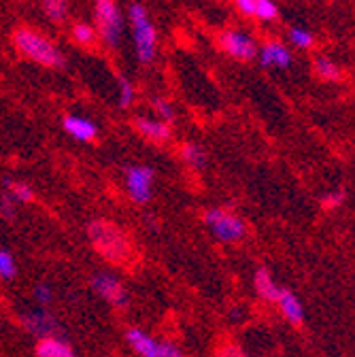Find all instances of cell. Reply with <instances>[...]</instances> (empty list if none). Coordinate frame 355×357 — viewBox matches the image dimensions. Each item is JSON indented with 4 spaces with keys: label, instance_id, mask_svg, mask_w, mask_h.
Listing matches in <instances>:
<instances>
[{
    "label": "cell",
    "instance_id": "obj_18",
    "mask_svg": "<svg viewBox=\"0 0 355 357\" xmlns=\"http://www.w3.org/2000/svg\"><path fill=\"white\" fill-rule=\"evenodd\" d=\"M3 190L17 202V204H30L34 200V190L30 183L20 181V178L13 176H5L3 178Z\"/></svg>",
    "mask_w": 355,
    "mask_h": 357
},
{
    "label": "cell",
    "instance_id": "obj_25",
    "mask_svg": "<svg viewBox=\"0 0 355 357\" xmlns=\"http://www.w3.org/2000/svg\"><path fill=\"white\" fill-rule=\"evenodd\" d=\"M253 20L271 24L279 20V5L275 0H255V9H253Z\"/></svg>",
    "mask_w": 355,
    "mask_h": 357
},
{
    "label": "cell",
    "instance_id": "obj_14",
    "mask_svg": "<svg viewBox=\"0 0 355 357\" xmlns=\"http://www.w3.org/2000/svg\"><path fill=\"white\" fill-rule=\"evenodd\" d=\"M277 302H279V308H281V312L285 315L287 321H292V324H296V326L304 321V306H302L300 298H298L292 289H283V287H281Z\"/></svg>",
    "mask_w": 355,
    "mask_h": 357
},
{
    "label": "cell",
    "instance_id": "obj_29",
    "mask_svg": "<svg viewBox=\"0 0 355 357\" xmlns=\"http://www.w3.org/2000/svg\"><path fill=\"white\" fill-rule=\"evenodd\" d=\"M32 296H34L36 304H40V306H50L52 300H54V289H52L47 283H38V285L32 289Z\"/></svg>",
    "mask_w": 355,
    "mask_h": 357
},
{
    "label": "cell",
    "instance_id": "obj_22",
    "mask_svg": "<svg viewBox=\"0 0 355 357\" xmlns=\"http://www.w3.org/2000/svg\"><path fill=\"white\" fill-rule=\"evenodd\" d=\"M313 70L315 75L322 79V81H328V83H338L342 79V68L328 56H319L315 58L313 62Z\"/></svg>",
    "mask_w": 355,
    "mask_h": 357
},
{
    "label": "cell",
    "instance_id": "obj_9",
    "mask_svg": "<svg viewBox=\"0 0 355 357\" xmlns=\"http://www.w3.org/2000/svg\"><path fill=\"white\" fill-rule=\"evenodd\" d=\"M255 60L259 62L262 68H279L285 70L292 66L294 56L289 52V47L281 40H266L257 47V56Z\"/></svg>",
    "mask_w": 355,
    "mask_h": 357
},
{
    "label": "cell",
    "instance_id": "obj_33",
    "mask_svg": "<svg viewBox=\"0 0 355 357\" xmlns=\"http://www.w3.org/2000/svg\"><path fill=\"white\" fill-rule=\"evenodd\" d=\"M149 223H147V226H149V230H158L160 226H158V219H153V217H145Z\"/></svg>",
    "mask_w": 355,
    "mask_h": 357
},
{
    "label": "cell",
    "instance_id": "obj_6",
    "mask_svg": "<svg viewBox=\"0 0 355 357\" xmlns=\"http://www.w3.org/2000/svg\"><path fill=\"white\" fill-rule=\"evenodd\" d=\"M156 168L149 164H128L123 166V188L128 198L137 206H145L153 198Z\"/></svg>",
    "mask_w": 355,
    "mask_h": 357
},
{
    "label": "cell",
    "instance_id": "obj_15",
    "mask_svg": "<svg viewBox=\"0 0 355 357\" xmlns=\"http://www.w3.org/2000/svg\"><path fill=\"white\" fill-rule=\"evenodd\" d=\"M253 289L259 298L269 300V302H275L279 298V291H281V287L273 279L269 268H257V271L253 273Z\"/></svg>",
    "mask_w": 355,
    "mask_h": 357
},
{
    "label": "cell",
    "instance_id": "obj_21",
    "mask_svg": "<svg viewBox=\"0 0 355 357\" xmlns=\"http://www.w3.org/2000/svg\"><path fill=\"white\" fill-rule=\"evenodd\" d=\"M149 107H151L153 115L160 117L162 121H166L168 126H174L176 121H179V113H176V107L168 98H164L160 94H156V96L149 98Z\"/></svg>",
    "mask_w": 355,
    "mask_h": 357
},
{
    "label": "cell",
    "instance_id": "obj_11",
    "mask_svg": "<svg viewBox=\"0 0 355 357\" xmlns=\"http://www.w3.org/2000/svg\"><path fill=\"white\" fill-rule=\"evenodd\" d=\"M62 128L77 143H94L98 139V126L92 117H87V115L68 113L62 117Z\"/></svg>",
    "mask_w": 355,
    "mask_h": 357
},
{
    "label": "cell",
    "instance_id": "obj_1",
    "mask_svg": "<svg viewBox=\"0 0 355 357\" xmlns=\"http://www.w3.org/2000/svg\"><path fill=\"white\" fill-rule=\"evenodd\" d=\"M11 43H13V50L43 66V68H50V70H64L68 60H66V54L62 52L60 45L50 38L45 32H40L36 28H30V26H20L11 32Z\"/></svg>",
    "mask_w": 355,
    "mask_h": 357
},
{
    "label": "cell",
    "instance_id": "obj_2",
    "mask_svg": "<svg viewBox=\"0 0 355 357\" xmlns=\"http://www.w3.org/2000/svg\"><path fill=\"white\" fill-rule=\"evenodd\" d=\"M85 234L94 251L111 264H123L132 257V238L113 219H92L87 223Z\"/></svg>",
    "mask_w": 355,
    "mask_h": 357
},
{
    "label": "cell",
    "instance_id": "obj_27",
    "mask_svg": "<svg viewBox=\"0 0 355 357\" xmlns=\"http://www.w3.org/2000/svg\"><path fill=\"white\" fill-rule=\"evenodd\" d=\"M17 202L3 190V194H0V217H3L5 221H15L17 217Z\"/></svg>",
    "mask_w": 355,
    "mask_h": 357
},
{
    "label": "cell",
    "instance_id": "obj_19",
    "mask_svg": "<svg viewBox=\"0 0 355 357\" xmlns=\"http://www.w3.org/2000/svg\"><path fill=\"white\" fill-rule=\"evenodd\" d=\"M40 11L45 13V17L60 26L68 20L70 13V0H40Z\"/></svg>",
    "mask_w": 355,
    "mask_h": 357
},
{
    "label": "cell",
    "instance_id": "obj_17",
    "mask_svg": "<svg viewBox=\"0 0 355 357\" xmlns=\"http://www.w3.org/2000/svg\"><path fill=\"white\" fill-rule=\"evenodd\" d=\"M38 357H75L70 344L60 336H45L36 344Z\"/></svg>",
    "mask_w": 355,
    "mask_h": 357
},
{
    "label": "cell",
    "instance_id": "obj_31",
    "mask_svg": "<svg viewBox=\"0 0 355 357\" xmlns=\"http://www.w3.org/2000/svg\"><path fill=\"white\" fill-rule=\"evenodd\" d=\"M160 357H186V355L181 353V349L176 344H172L168 340H162L160 342Z\"/></svg>",
    "mask_w": 355,
    "mask_h": 357
},
{
    "label": "cell",
    "instance_id": "obj_26",
    "mask_svg": "<svg viewBox=\"0 0 355 357\" xmlns=\"http://www.w3.org/2000/svg\"><path fill=\"white\" fill-rule=\"evenodd\" d=\"M15 275H17V264H15L13 253L7 249H0V277L11 281L15 279Z\"/></svg>",
    "mask_w": 355,
    "mask_h": 357
},
{
    "label": "cell",
    "instance_id": "obj_12",
    "mask_svg": "<svg viewBox=\"0 0 355 357\" xmlns=\"http://www.w3.org/2000/svg\"><path fill=\"white\" fill-rule=\"evenodd\" d=\"M22 326L38 336V338H45V336H60V321L52 315L47 310H30V312H24L22 315Z\"/></svg>",
    "mask_w": 355,
    "mask_h": 357
},
{
    "label": "cell",
    "instance_id": "obj_7",
    "mask_svg": "<svg viewBox=\"0 0 355 357\" xmlns=\"http://www.w3.org/2000/svg\"><path fill=\"white\" fill-rule=\"evenodd\" d=\"M217 43L221 52L228 58L239 60V62H251L257 56V43L255 38L241 28H226L217 34Z\"/></svg>",
    "mask_w": 355,
    "mask_h": 357
},
{
    "label": "cell",
    "instance_id": "obj_30",
    "mask_svg": "<svg viewBox=\"0 0 355 357\" xmlns=\"http://www.w3.org/2000/svg\"><path fill=\"white\" fill-rule=\"evenodd\" d=\"M215 357H249L239 344H232V342H226L221 344L217 351H215Z\"/></svg>",
    "mask_w": 355,
    "mask_h": 357
},
{
    "label": "cell",
    "instance_id": "obj_4",
    "mask_svg": "<svg viewBox=\"0 0 355 357\" xmlns=\"http://www.w3.org/2000/svg\"><path fill=\"white\" fill-rule=\"evenodd\" d=\"M92 7L98 40H103L109 50H117L126 30V17L117 5V0H92Z\"/></svg>",
    "mask_w": 355,
    "mask_h": 357
},
{
    "label": "cell",
    "instance_id": "obj_5",
    "mask_svg": "<svg viewBox=\"0 0 355 357\" xmlns=\"http://www.w3.org/2000/svg\"><path fill=\"white\" fill-rule=\"evenodd\" d=\"M204 226L211 230V234L219 241V243H241L247 236V223L245 219H241L239 215L226 211V208H209L202 215Z\"/></svg>",
    "mask_w": 355,
    "mask_h": 357
},
{
    "label": "cell",
    "instance_id": "obj_16",
    "mask_svg": "<svg viewBox=\"0 0 355 357\" xmlns=\"http://www.w3.org/2000/svg\"><path fill=\"white\" fill-rule=\"evenodd\" d=\"M179 158H181V162H183L188 168H192V170H204V168L209 166V153H206V149H204L200 143H196V141L183 143L181 149H179Z\"/></svg>",
    "mask_w": 355,
    "mask_h": 357
},
{
    "label": "cell",
    "instance_id": "obj_8",
    "mask_svg": "<svg viewBox=\"0 0 355 357\" xmlns=\"http://www.w3.org/2000/svg\"><path fill=\"white\" fill-rule=\"evenodd\" d=\"M92 289L96 291V296H100L105 302H109L115 308H126L130 304V294H128L126 285L113 273L98 271L92 277Z\"/></svg>",
    "mask_w": 355,
    "mask_h": 357
},
{
    "label": "cell",
    "instance_id": "obj_28",
    "mask_svg": "<svg viewBox=\"0 0 355 357\" xmlns=\"http://www.w3.org/2000/svg\"><path fill=\"white\" fill-rule=\"evenodd\" d=\"M345 200H347V192H345L342 188H338V190H332V192H328L326 196H322V206H324L326 211H334V208L342 206Z\"/></svg>",
    "mask_w": 355,
    "mask_h": 357
},
{
    "label": "cell",
    "instance_id": "obj_32",
    "mask_svg": "<svg viewBox=\"0 0 355 357\" xmlns=\"http://www.w3.org/2000/svg\"><path fill=\"white\" fill-rule=\"evenodd\" d=\"M239 13H243L245 17H253V9H255V0H232Z\"/></svg>",
    "mask_w": 355,
    "mask_h": 357
},
{
    "label": "cell",
    "instance_id": "obj_13",
    "mask_svg": "<svg viewBox=\"0 0 355 357\" xmlns=\"http://www.w3.org/2000/svg\"><path fill=\"white\" fill-rule=\"evenodd\" d=\"M126 340L141 357H160V340L139 328H130L126 332Z\"/></svg>",
    "mask_w": 355,
    "mask_h": 357
},
{
    "label": "cell",
    "instance_id": "obj_24",
    "mask_svg": "<svg viewBox=\"0 0 355 357\" xmlns=\"http://www.w3.org/2000/svg\"><path fill=\"white\" fill-rule=\"evenodd\" d=\"M287 38H289V43L294 45V47L300 50V52L313 50V45H315V34L310 32L308 28H304V26H292L287 30Z\"/></svg>",
    "mask_w": 355,
    "mask_h": 357
},
{
    "label": "cell",
    "instance_id": "obj_20",
    "mask_svg": "<svg viewBox=\"0 0 355 357\" xmlns=\"http://www.w3.org/2000/svg\"><path fill=\"white\" fill-rule=\"evenodd\" d=\"M70 36L79 47H85V50L94 47L98 40V32H96L94 24H90V22H75L70 26Z\"/></svg>",
    "mask_w": 355,
    "mask_h": 357
},
{
    "label": "cell",
    "instance_id": "obj_3",
    "mask_svg": "<svg viewBox=\"0 0 355 357\" xmlns=\"http://www.w3.org/2000/svg\"><path fill=\"white\" fill-rule=\"evenodd\" d=\"M126 20L130 24V34H132V45H135L137 62L143 66L153 64L158 58V50H160V34H158V28H156L147 7L143 3H139V0L130 3Z\"/></svg>",
    "mask_w": 355,
    "mask_h": 357
},
{
    "label": "cell",
    "instance_id": "obj_10",
    "mask_svg": "<svg viewBox=\"0 0 355 357\" xmlns=\"http://www.w3.org/2000/svg\"><path fill=\"white\" fill-rule=\"evenodd\" d=\"M132 123H135V130L149 143L166 145L172 139V126H168L156 115H137L132 119Z\"/></svg>",
    "mask_w": 355,
    "mask_h": 357
},
{
    "label": "cell",
    "instance_id": "obj_23",
    "mask_svg": "<svg viewBox=\"0 0 355 357\" xmlns=\"http://www.w3.org/2000/svg\"><path fill=\"white\" fill-rule=\"evenodd\" d=\"M137 102V87L128 75H117V107L130 109Z\"/></svg>",
    "mask_w": 355,
    "mask_h": 357
}]
</instances>
